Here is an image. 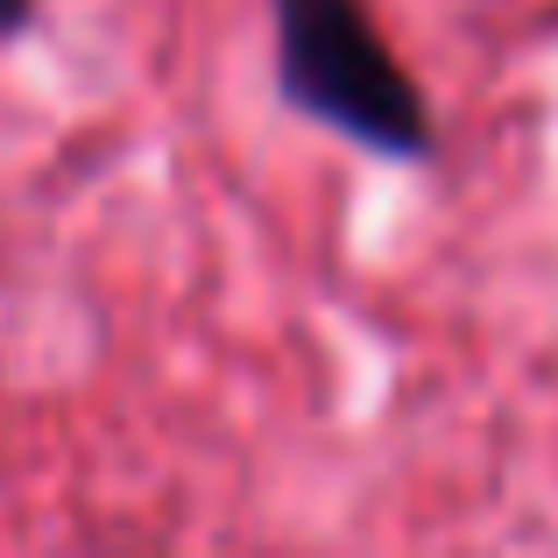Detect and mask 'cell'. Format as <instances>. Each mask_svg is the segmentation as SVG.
<instances>
[{
  "label": "cell",
  "mask_w": 558,
  "mask_h": 558,
  "mask_svg": "<svg viewBox=\"0 0 558 558\" xmlns=\"http://www.w3.org/2000/svg\"><path fill=\"white\" fill-rule=\"evenodd\" d=\"M22 14H28V0H0V28H14Z\"/></svg>",
  "instance_id": "2"
},
{
  "label": "cell",
  "mask_w": 558,
  "mask_h": 558,
  "mask_svg": "<svg viewBox=\"0 0 558 558\" xmlns=\"http://www.w3.org/2000/svg\"><path fill=\"white\" fill-rule=\"evenodd\" d=\"M276 71L312 121L340 128L381 156L432 149L417 85L381 50L361 0H276Z\"/></svg>",
  "instance_id": "1"
}]
</instances>
